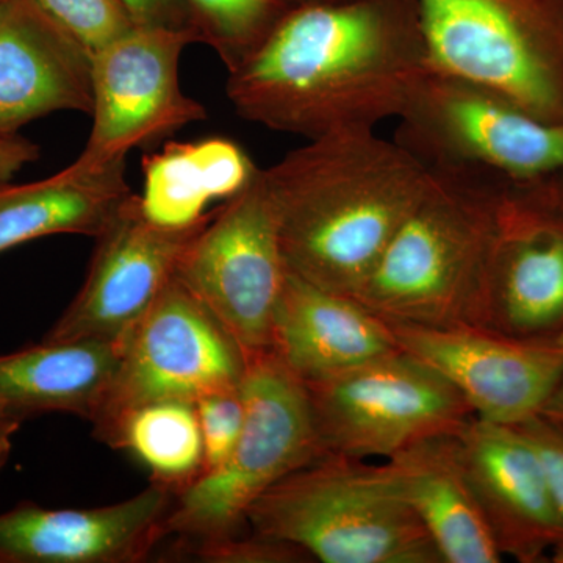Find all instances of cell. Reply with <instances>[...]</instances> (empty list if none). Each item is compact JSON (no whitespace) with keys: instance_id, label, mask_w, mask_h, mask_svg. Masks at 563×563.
Listing matches in <instances>:
<instances>
[{"instance_id":"32","label":"cell","mask_w":563,"mask_h":563,"mask_svg":"<svg viewBox=\"0 0 563 563\" xmlns=\"http://www.w3.org/2000/svg\"><path fill=\"white\" fill-rule=\"evenodd\" d=\"M540 415L563 429V376L555 385L554 391L551 393L550 399L544 404Z\"/></svg>"},{"instance_id":"24","label":"cell","mask_w":563,"mask_h":563,"mask_svg":"<svg viewBox=\"0 0 563 563\" xmlns=\"http://www.w3.org/2000/svg\"><path fill=\"white\" fill-rule=\"evenodd\" d=\"M201 29L199 41H209L231 70L257 49L288 11L280 0H188Z\"/></svg>"},{"instance_id":"14","label":"cell","mask_w":563,"mask_h":563,"mask_svg":"<svg viewBox=\"0 0 563 563\" xmlns=\"http://www.w3.org/2000/svg\"><path fill=\"white\" fill-rule=\"evenodd\" d=\"M483 328L523 340L563 335V191L555 174L514 180Z\"/></svg>"},{"instance_id":"29","label":"cell","mask_w":563,"mask_h":563,"mask_svg":"<svg viewBox=\"0 0 563 563\" xmlns=\"http://www.w3.org/2000/svg\"><path fill=\"white\" fill-rule=\"evenodd\" d=\"M40 147L24 136H0V185L10 184L29 163L38 161Z\"/></svg>"},{"instance_id":"35","label":"cell","mask_w":563,"mask_h":563,"mask_svg":"<svg viewBox=\"0 0 563 563\" xmlns=\"http://www.w3.org/2000/svg\"><path fill=\"white\" fill-rule=\"evenodd\" d=\"M561 340H562V342H563V336H561Z\"/></svg>"},{"instance_id":"22","label":"cell","mask_w":563,"mask_h":563,"mask_svg":"<svg viewBox=\"0 0 563 563\" xmlns=\"http://www.w3.org/2000/svg\"><path fill=\"white\" fill-rule=\"evenodd\" d=\"M258 169L233 141L168 144L144 157L141 206L158 224L191 225L207 217L209 203L229 201L244 190Z\"/></svg>"},{"instance_id":"34","label":"cell","mask_w":563,"mask_h":563,"mask_svg":"<svg viewBox=\"0 0 563 563\" xmlns=\"http://www.w3.org/2000/svg\"><path fill=\"white\" fill-rule=\"evenodd\" d=\"M555 176H558L559 185H561L563 191V172L555 174ZM559 339H561V336H559Z\"/></svg>"},{"instance_id":"1","label":"cell","mask_w":563,"mask_h":563,"mask_svg":"<svg viewBox=\"0 0 563 563\" xmlns=\"http://www.w3.org/2000/svg\"><path fill=\"white\" fill-rule=\"evenodd\" d=\"M431 68L413 0L301 3L225 91L243 120L310 141L399 120Z\"/></svg>"},{"instance_id":"6","label":"cell","mask_w":563,"mask_h":563,"mask_svg":"<svg viewBox=\"0 0 563 563\" xmlns=\"http://www.w3.org/2000/svg\"><path fill=\"white\" fill-rule=\"evenodd\" d=\"M433 69L563 124V0H413Z\"/></svg>"},{"instance_id":"4","label":"cell","mask_w":563,"mask_h":563,"mask_svg":"<svg viewBox=\"0 0 563 563\" xmlns=\"http://www.w3.org/2000/svg\"><path fill=\"white\" fill-rule=\"evenodd\" d=\"M247 528L322 563H443L383 465L322 454L252 506Z\"/></svg>"},{"instance_id":"5","label":"cell","mask_w":563,"mask_h":563,"mask_svg":"<svg viewBox=\"0 0 563 563\" xmlns=\"http://www.w3.org/2000/svg\"><path fill=\"white\" fill-rule=\"evenodd\" d=\"M240 390L244 422L232 453L176 495L166 518L177 544L240 536L269 488L322 455L306 385L272 351L246 358Z\"/></svg>"},{"instance_id":"23","label":"cell","mask_w":563,"mask_h":563,"mask_svg":"<svg viewBox=\"0 0 563 563\" xmlns=\"http://www.w3.org/2000/svg\"><path fill=\"white\" fill-rule=\"evenodd\" d=\"M98 440L133 455L154 484L176 495L203 472V444L196 404H144L120 415Z\"/></svg>"},{"instance_id":"25","label":"cell","mask_w":563,"mask_h":563,"mask_svg":"<svg viewBox=\"0 0 563 563\" xmlns=\"http://www.w3.org/2000/svg\"><path fill=\"white\" fill-rule=\"evenodd\" d=\"M62 27L73 33L91 52L135 27L122 0H35Z\"/></svg>"},{"instance_id":"15","label":"cell","mask_w":563,"mask_h":563,"mask_svg":"<svg viewBox=\"0 0 563 563\" xmlns=\"http://www.w3.org/2000/svg\"><path fill=\"white\" fill-rule=\"evenodd\" d=\"M176 493L151 483L110 506L47 509L22 503L0 514V563H140L166 539Z\"/></svg>"},{"instance_id":"18","label":"cell","mask_w":563,"mask_h":563,"mask_svg":"<svg viewBox=\"0 0 563 563\" xmlns=\"http://www.w3.org/2000/svg\"><path fill=\"white\" fill-rule=\"evenodd\" d=\"M269 351L302 383L398 351L390 325L350 296L288 273L276 307Z\"/></svg>"},{"instance_id":"2","label":"cell","mask_w":563,"mask_h":563,"mask_svg":"<svg viewBox=\"0 0 563 563\" xmlns=\"http://www.w3.org/2000/svg\"><path fill=\"white\" fill-rule=\"evenodd\" d=\"M288 273L352 296L429 179V166L376 131L307 141L263 169Z\"/></svg>"},{"instance_id":"9","label":"cell","mask_w":563,"mask_h":563,"mask_svg":"<svg viewBox=\"0 0 563 563\" xmlns=\"http://www.w3.org/2000/svg\"><path fill=\"white\" fill-rule=\"evenodd\" d=\"M393 140L428 166L468 163L514 180L563 172V124L539 120L490 88L433 68Z\"/></svg>"},{"instance_id":"7","label":"cell","mask_w":563,"mask_h":563,"mask_svg":"<svg viewBox=\"0 0 563 563\" xmlns=\"http://www.w3.org/2000/svg\"><path fill=\"white\" fill-rule=\"evenodd\" d=\"M303 385L322 454L388 459L474 418L453 384L401 350Z\"/></svg>"},{"instance_id":"21","label":"cell","mask_w":563,"mask_h":563,"mask_svg":"<svg viewBox=\"0 0 563 563\" xmlns=\"http://www.w3.org/2000/svg\"><path fill=\"white\" fill-rule=\"evenodd\" d=\"M133 195L125 161L68 168L24 185H0V254L58 233L98 236Z\"/></svg>"},{"instance_id":"26","label":"cell","mask_w":563,"mask_h":563,"mask_svg":"<svg viewBox=\"0 0 563 563\" xmlns=\"http://www.w3.org/2000/svg\"><path fill=\"white\" fill-rule=\"evenodd\" d=\"M180 555L209 563H292L312 561L301 548L280 542L272 537L252 532V536L229 537L214 542L177 544Z\"/></svg>"},{"instance_id":"16","label":"cell","mask_w":563,"mask_h":563,"mask_svg":"<svg viewBox=\"0 0 563 563\" xmlns=\"http://www.w3.org/2000/svg\"><path fill=\"white\" fill-rule=\"evenodd\" d=\"M463 465L504 558L539 563L563 539L547 473L515 426L474 417L459 432Z\"/></svg>"},{"instance_id":"17","label":"cell","mask_w":563,"mask_h":563,"mask_svg":"<svg viewBox=\"0 0 563 563\" xmlns=\"http://www.w3.org/2000/svg\"><path fill=\"white\" fill-rule=\"evenodd\" d=\"M57 111H92V52L35 0H0V136Z\"/></svg>"},{"instance_id":"28","label":"cell","mask_w":563,"mask_h":563,"mask_svg":"<svg viewBox=\"0 0 563 563\" xmlns=\"http://www.w3.org/2000/svg\"><path fill=\"white\" fill-rule=\"evenodd\" d=\"M514 426L523 433L542 461L563 525V429L548 421L542 415ZM551 561L563 563V539L551 553Z\"/></svg>"},{"instance_id":"30","label":"cell","mask_w":563,"mask_h":563,"mask_svg":"<svg viewBox=\"0 0 563 563\" xmlns=\"http://www.w3.org/2000/svg\"><path fill=\"white\" fill-rule=\"evenodd\" d=\"M133 20L141 25H168L184 27L177 21L179 0H122Z\"/></svg>"},{"instance_id":"31","label":"cell","mask_w":563,"mask_h":563,"mask_svg":"<svg viewBox=\"0 0 563 563\" xmlns=\"http://www.w3.org/2000/svg\"><path fill=\"white\" fill-rule=\"evenodd\" d=\"M22 420L24 417L21 413L14 412L5 404L0 402V470L9 461L13 437L21 428Z\"/></svg>"},{"instance_id":"19","label":"cell","mask_w":563,"mask_h":563,"mask_svg":"<svg viewBox=\"0 0 563 563\" xmlns=\"http://www.w3.org/2000/svg\"><path fill=\"white\" fill-rule=\"evenodd\" d=\"M380 465L443 563L503 561L463 465L459 432L409 444Z\"/></svg>"},{"instance_id":"33","label":"cell","mask_w":563,"mask_h":563,"mask_svg":"<svg viewBox=\"0 0 563 563\" xmlns=\"http://www.w3.org/2000/svg\"><path fill=\"white\" fill-rule=\"evenodd\" d=\"M352 2V0H303L302 3H344Z\"/></svg>"},{"instance_id":"13","label":"cell","mask_w":563,"mask_h":563,"mask_svg":"<svg viewBox=\"0 0 563 563\" xmlns=\"http://www.w3.org/2000/svg\"><path fill=\"white\" fill-rule=\"evenodd\" d=\"M387 324L398 350L442 374L481 420L514 426L537 417L563 376L561 339H515L468 324Z\"/></svg>"},{"instance_id":"3","label":"cell","mask_w":563,"mask_h":563,"mask_svg":"<svg viewBox=\"0 0 563 563\" xmlns=\"http://www.w3.org/2000/svg\"><path fill=\"white\" fill-rule=\"evenodd\" d=\"M512 185L485 166L429 165L420 198L352 298L385 322L483 328Z\"/></svg>"},{"instance_id":"10","label":"cell","mask_w":563,"mask_h":563,"mask_svg":"<svg viewBox=\"0 0 563 563\" xmlns=\"http://www.w3.org/2000/svg\"><path fill=\"white\" fill-rule=\"evenodd\" d=\"M120 344L117 376L91 422L96 437L144 404H196L242 387V347L177 277Z\"/></svg>"},{"instance_id":"11","label":"cell","mask_w":563,"mask_h":563,"mask_svg":"<svg viewBox=\"0 0 563 563\" xmlns=\"http://www.w3.org/2000/svg\"><path fill=\"white\" fill-rule=\"evenodd\" d=\"M199 41L191 27L136 24L92 52L91 133L77 165L102 168L135 147L206 120L202 103L181 91V52Z\"/></svg>"},{"instance_id":"12","label":"cell","mask_w":563,"mask_h":563,"mask_svg":"<svg viewBox=\"0 0 563 563\" xmlns=\"http://www.w3.org/2000/svg\"><path fill=\"white\" fill-rule=\"evenodd\" d=\"M211 214L181 228L158 224L133 192L96 236L84 285L44 340L121 343L176 277L181 255Z\"/></svg>"},{"instance_id":"20","label":"cell","mask_w":563,"mask_h":563,"mask_svg":"<svg viewBox=\"0 0 563 563\" xmlns=\"http://www.w3.org/2000/svg\"><path fill=\"white\" fill-rule=\"evenodd\" d=\"M121 344L80 339L0 355V402L22 417L60 412L95 421L117 376Z\"/></svg>"},{"instance_id":"27","label":"cell","mask_w":563,"mask_h":563,"mask_svg":"<svg viewBox=\"0 0 563 563\" xmlns=\"http://www.w3.org/2000/svg\"><path fill=\"white\" fill-rule=\"evenodd\" d=\"M196 412H198L202 435L203 474L218 468L229 457L242 433L244 422L242 390L203 398L196 402Z\"/></svg>"},{"instance_id":"8","label":"cell","mask_w":563,"mask_h":563,"mask_svg":"<svg viewBox=\"0 0 563 563\" xmlns=\"http://www.w3.org/2000/svg\"><path fill=\"white\" fill-rule=\"evenodd\" d=\"M176 277L231 333L244 357L269 351L288 268L263 169L213 210L181 255Z\"/></svg>"}]
</instances>
